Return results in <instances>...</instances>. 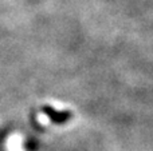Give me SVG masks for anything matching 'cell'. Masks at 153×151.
Listing matches in <instances>:
<instances>
[{"instance_id":"cell-1","label":"cell","mask_w":153,"mask_h":151,"mask_svg":"<svg viewBox=\"0 0 153 151\" xmlns=\"http://www.w3.org/2000/svg\"><path fill=\"white\" fill-rule=\"evenodd\" d=\"M38 122H39L42 126H47L48 122H50V119H48V117H45L43 114H39L38 115Z\"/></svg>"}]
</instances>
